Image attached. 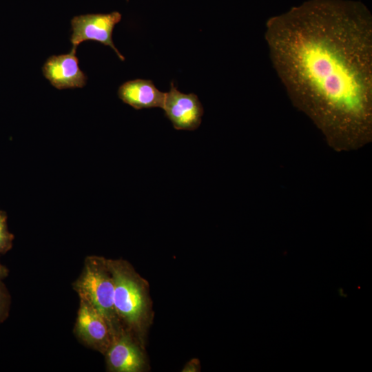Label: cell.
<instances>
[{
	"label": "cell",
	"instance_id": "3957f363",
	"mask_svg": "<svg viewBox=\"0 0 372 372\" xmlns=\"http://www.w3.org/2000/svg\"><path fill=\"white\" fill-rule=\"evenodd\" d=\"M107 262L114 280V305L117 317L129 328L139 329L147 312L143 284L125 261L107 259Z\"/></svg>",
	"mask_w": 372,
	"mask_h": 372
},
{
	"label": "cell",
	"instance_id": "6da1fadb",
	"mask_svg": "<svg viewBox=\"0 0 372 372\" xmlns=\"http://www.w3.org/2000/svg\"><path fill=\"white\" fill-rule=\"evenodd\" d=\"M265 39L291 100L323 130L369 132L372 16L363 3L308 0L269 18Z\"/></svg>",
	"mask_w": 372,
	"mask_h": 372
},
{
	"label": "cell",
	"instance_id": "9c48e42d",
	"mask_svg": "<svg viewBox=\"0 0 372 372\" xmlns=\"http://www.w3.org/2000/svg\"><path fill=\"white\" fill-rule=\"evenodd\" d=\"M118 96L135 110L163 109L165 92L158 90L152 81L138 79L123 83L118 90Z\"/></svg>",
	"mask_w": 372,
	"mask_h": 372
},
{
	"label": "cell",
	"instance_id": "52a82bcc",
	"mask_svg": "<svg viewBox=\"0 0 372 372\" xmlns=\"http://www.w3.org/2000/svg\"><path fill=\"white\" fill-rule=\"evenodd\" d=\"M76 50L70 53L50 56L42 67L43 76L58 90L83 87L87 83L86 74L79 66Z\"/></svg>",
	"mask_w": 372,
	"mask_h": 372
},
{
	"label": "cell",
	"instance_id": "5b68a950",
	"mask_svg": "<svg viewBox=\"0 0 372 372\" xmlns=\"http://www.w3.org/2000/svg\"><path fill=\"white\" fill-rule=\"evenodd\" d=\"M79 299L74 332L85 344L105 353L116 335L100 313L86 300Z\"/></svg>",
	"mask_w": 372,
	"mask_h": 372
},
{
	"label": "cell",
	"instance_id": "8fae6325",
	"mask_svg": "<svg viewBox=\"0 0 372 372\" xmlns=\"http://www.w3.org/2000/svg\"><path fill=\"white\" fill-rule=\"evenodd\" d=\"M10 306V296L5 285L0 281V324L8 317Z\"/></svg>",
	"mask_w": 372,
	"mask_h": 372
},
{
	"label": "cell",
	"instance_id": "4fadbf2b",
	"mask_svg": "<svg viewBox=\"0 0 372 372\" xmlns=\"http://www.w3.org/2000/svg\"><path fill=\"white\" fill-rule=\"evenodd\" d=\"M9 274L8 269L0 262V281H2Z\"/></svg>",
	"mask_w": 372,
	"mask_h": 372
},
{
	"label": "cell",
	"instance_id": "8992f818",
	"mask_svg": "<svg viewBox=\"0 0 372 372\" xmlns=\"http://www.w3.org/2000/svg\"><path fill=\"white\" fill-rule=\"evenodd\" d=\"M163 110L177 130H196L201 123L204 113L197 95L180 92L172 82L169 91L165 92Z\"/></svg>",
	"mask_w": 372,
	"mask_h": 372
},
{
	"label": "cell",
	"instance_id": "30bf717a",
	"mask_svg": "<svg viewBox=\"0 0 372 372\" xmlns=\"http://www.w3.org/2000/svg\"><path fill=\"white\" fill-rule=\"evenodd\" d=\"M7 214L0 210V255L9 251L13 245L14 236L8 230Z\"/></svg>",
	"mask_w": 372,
	"mask_h": 372
},
{
	"label": "cell",
	"instance_id": "7a4b0ae2",
	"mask_svg": "<svg viewBox=\"0 0 372 372\" xmlns=\"http://www.w3.org/2000/svg\"><path fill=\"white\" fill-rule=\"evenodd\" d=\"M72 286L79 298L89 302L106 320L116 336L123 331L114 309V284L107 259L87 257Z\"/></svg>",
	"mask_w": 372,
	"mask_h": 372
},
{
	"label": "cell",
	"instance_id": "ba28073f",
	"mask_svg": "<svg viewBox=\"0 0 372 372\" xmlns=\"http://www.w3.org/2000/svg\"><path fill=\"white\" fill-rule=\"evenodd\" d=\"M107 369L113 372H138L145 366L143 354L124 331L115 337L105 351Z\"/></svg>",
	"mask_w": 372,
	"mask_h": 372
},
{
	"label": "cell",
	"instance_id": "277c9868",
	"mask_svg": "<svg viewBox=\"0 0 372 372\" xmlns=\"http://www.w3.org/2000/svg\"><path fill=\"white\" fill-rule=\"evenodd\" d=\"M121 20V13L116 11L108 14H87L73 17L71 20L72 49L76 50L83 41H94L110 47L118 57L124 61L125 57L116 49L112 41L113 30Z\"/></svg>",
	"mask_w": 372,
	"mask_h": 372
},
{
	"label": "cell",
	"instance_id": "7c38bea8",
	"mask_svg": "<svg viewBox=\"0 0 372 372\" xmlns=\"http://www.w3.org/2000/svg\"><path fill=\"white\" fill-rule=\"evenodd\" d=\"M198 366H199V364L198 363V360H192L185 365L183 371H186V372L197 371H198Z\"/></svg>",
	"mask_w": 372,
	"mask_h": 372
}]
</instances>
